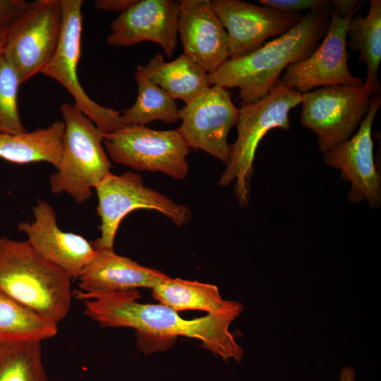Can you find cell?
<instances>
[{
	"mask_svg": "<svg viewBox=\"0 0 381 381\" xmlns=\"http://www.w3.org/2000/svg\"><path fill=\"white\" fill-rule=\"evenodd\" d=\"M73 294L83 300L84 313L102 327L134 328L138 339L155 337L169 340L185 336L199 339L202 348L224 361L234 360L238 363L243 358V347L229 331L230 325L241 314L243 306L222 314L185 320L161 303H138L140 295L137 290L95 294L76 290Z\"/></svg>",
	"mask_w": 381,
	"mask_h": 381,
	"instance_id": "6da1fadb",
	"label": "cell"
},
{
	"mask_svg": "<svg viewBox=\"0 0 381 381\" xmlns=\"http://www.w3.org/2000/svg\"><path fill=\"white\" fill-rule=\"evenodd\" d=\"M373 90L363 84L328 85L302 95L301 123L318 137L325 154L350 138L367 114Z\"/></svg>",
	"mask_w": 381,
	"mask_h": 381,
	"instance_id": "ba28073f",
	"label": "cell"
},
{
	"mask_svg": "<svg viewBox=\"0 0 381 381\" xmlns=\"http://www.w3.org/2000/svg\"><path fill=\"white\" fill-rule=\"evenodd\" d=\"M264 6L286 13H301L308 11H318L329 10V0H260Z\"/></svg>",
	"mask_w": 381,
	"mask_h": 381,
	"instance_id": "4316f807",
	"label": "cell"
},
{
	"mask_svg": "<svg viewBox=\"0 0 381 381\" xmlns=\"http://www.w3.org/2000/svg\"><path fill=\"white\" fill-rule=\"evenodd\" d=\"M179 1L138 0L110 24L111 47H131L144 41L159 44L171 58L177 45Z\"/></svg>",
	"mask_w": 381,
	"mask_h": 381,
	"instance_id": "9a60e30c",
	"label": "cell"
},
{
	"mask_svg": "<svg viewBox=\"0 0 381 381\" xmlns=\"http://www.w3.org/2000/svg\"><path fill=\"white\" fill-rule=\"evenodd\" d=\"M178 20L184 54L207 73L220 66L228 57V35L211 0H180Z\"/></svg>",
	"mask_w": 381,
	"mask_h": 381,
	"instance_id": "e0dca14e",
	"label": "cell"
},
{
	"mask_svg": "<svg viewBox=\"0 0 381 381\" xmlns=\"http://www.w3.org/2000/svg\"><path fill=\"white\" fill-rule=\"evenodd\" d=\"M57 325L0 290V339L40 341L54 337Z\"/></svg>",
	"mask_w": 381,
	"mask_h": 381,
	"instance_id": "cb8c5ba5",
	"label": "cell"
},
{
	"mask_svg": "<svg viewBox=\"0 0 381 381\" xmlns=\"http://www.w3.org/2000/svg\"><path fill=\"white\" fill-rule=\"evenodd\" d=\"M353 15L341 18L330 8L327 30L315 51L305 59L289 65L280 82L301 95L328 85L362 86L348 66L347 30Z\"/></svg>",
	"mask_w": 381,
	"mask_h": 381,
	"instance_id": "8fae6325",
	"label": "cell"
},
{
	"mask_svg": "<svg viewBox=\"0 0 381 381\" xmlns=\"http://www.w3.org/2000/svg\"><path fill=\"white\" fill-rule=\"evenodd\" d=\"M59 110L65 132L56 171L49 178L51 189L54 193L66 192L82 203L111 172L112 164L103 145L104 133L74 104L65 102Z\"/></svg>",
	"mask_w": 381,
	"mask_h": 381,
	"instance_id": "5b68a950",
	"label": "cell"
},
{
	"mask_svg": "<svg viewBox=\"0 0 381 381\" xmlns=\"http://www.w3.org/2000/svg\"><path fill=\"white\" fill-rule=\"evenodd\" d=\"M8 27L0 28V55L2 54Z\"/></svg>",
	"mask_w": 381,
	"mask_h": 381,
	"instance_id": "1f68e13d",
	"label": "cell"
},
{
	"mask_svg": "<svg viewBox=\"0 0 381 381\" xmlns=\"http://www.w3.org/2000/svg\"><path fill=\"white\" fill-rule=\"evenodd\" d=\"M0 381H49L41 341L0 339Z\"/></svg>",
	"mask_w": 381,
	"mask_h": 381,
	"instance_id": "d4e9b609",
	"label": "cell"
},
{
	"mask_svg": "<svg viewBox=\"0 0 381 381\" xmlns=\"http://www.w3.org/2000/svg\"><path fill=\"white\" fill-rule=\"evenodd\" d=\"M20 84L13 67L3 54L0 55V134L26 132L17 102Z\"/></svg>",
	"mask_w": 381,
	"mask_h": 381,
	"instance_id": "484cf974",
	"label": "cell"
},
{
	"mask_svg": "<svg viewBox=\"0 0 381 381\" xmlns=\"http://www.w3.org/2000/svg\"><path fill=\"white\" fill-rule=\"evenodd\" d=\"M137 1L138 0H97L93 4L99 10L121 13L132 7Z\"/></svg>",
	"mask_w": 381,
	"mask_h": 381,
	"instance_id": "f546056e",
	"label": "cell"
},
{
	"mask_svg": "<svg viewBox=\"0 0 381 381\" xmlns=\"http://www.w3.org/2000/svg\"><path fill=\"white\" fill-rule=\"evenodd\" d=\"M239 113L226 88L210 86L179 109L181 124L176 130L190 148L201 150L226 165L231 147L227 135Z\"/></svg>",
	"mask_w": 381,
	"mask_h": 381,
	"instance_id": "7c38bea8",
	"label": "cell"
},
{
	"mask_svg": "<svg viewBox=\"0 0 381 381\" xmlns=\"http://www.w3.org/2000/svg\"><path fill=\"white\" fill-rule=\"evenodd\" d=\"M71 281L28 241L0 238V290L56 325L69 312Z\"/></svg>",
	"mask_w": 381,
	"mask_h": 381,
	"instance_id": "3957f363",
	"label": "cell"
},
{
	"mask_svg": "<svg viewBox=\"0 0 381 381\" xmlns=\"http://www.w3.org/2000/svg\"><path fill=\"white\" fill-rule=\"evenodd\" d=\"M152 296L175 311L203 310L208 314H222L243 304L224 300L217 286L211 284L168 277L152 289Z\"/></svg>",
	"mask_w": 381,
	"mask_h": 381,
	"instance_id": "44dd1931",
	"label": "cell"
},
{
	"mask_svg": "<svg viewBox=\"0 0 381 381\" xmlns=\"http://www.w3.org/2000/svg\"><path fill=\"white\" fill-rule=\"evenodd\" d=\"M228 35V57H240L260 48L299 23L301 13H286L239 0H211Z\"/></svg>",
	"mask_w": 381,
	"mask_h": 381,
	"instance_id": "5bb4252c",
	"label": "cell"
},
{
	"mask_svg": "<svg viewBox=\"0 0 381 381\" xmlns=\"http://www.w3.org/2000/svg\"><path fill=\"white\" fill-rule=\"evenodd\" d=\"M330 9L307 12L295 26L246 55L228 59L207 73L209 86L239 89L241 104L265 97L280 83L291 64L309 56L322 40L329 23Z\"/></svg>",
	"mask_w": 381,
	"mask_h": 381,
	"instance_id": "7a4b0ae2",
	"label": "cell"
},
{
	"mask_svg": "<svg viewBox=\"0 0 381 381\" xmlns=\"http://www.w3.org/2000/svg\"><path fill=\"white\" fill-rule=\"evenodd\" d=\"M137 72L144 75L186 104L193 102L209 88L207 73L183 53L166 62L160 53H155L145 65L138 64Z\"/></svg>",
	"mask_w": 381,
	"mask_h": 381,
	"instance_id": "d6986e66",
	"label": "cell"
},
{
	"mask_svg": "<svg viewBox=\"0 0 381 381\" xmlns=\"http://www.w3.org/2000/svg\"><path fill=\"white\" fill-rule=\"evenodd\" d=\"M301 101V93L280 82L265 97L239 109L237 138L230 147L229 161L219 184L227 186L234 182L235 195L241 207L249 202L253 162L260 142L272 128L289 129V112Z\"/></svg>",
	"mask_w": 381,
	"mask_h": 381,
	"instance_id": "277c9868",
	"label": "cell"
},
{
	"mask_svg": "<svg viewBox=\"0 0 381 381\" xmlns=\"http://www.w3.org/2000/svg\"><path fill=\"white\" fill-rule=\"evenodd\" d=\"M380 105V95L374 94L357 132L324 154L323 158L329 167L341 169L342 179L351 182L349 202L365 200L372 208L381 204V179L375 165L372 139L373 123Z\"/></svg>",
	"mask_w": 381,
	"mask_h": 381,
	"instance_id": "4fadbf2b",
	"label": "cell"
},
{
	"mask_svg": "<svg viewBox=\"0 0 381 381\" xmlns=\"http://www.w3.org/2000/svg\"><path fill=\"white\" fill-rule=\"evenodd\" d=\"M98 198L101 236L92 243L95 250H114V242L121 220L137 209L154 210L170 219L176 226L188 224L190 209L167 195L147 187L142 177L132 171L121 175L108 174L95 187Z\"/></svg>",
	"mask_w": 381,
	"mask_h": 381,
	"instance_id": "52a82bcc",
	"label": "cell"
},
{
	"mask_svg": "<svg viewBox=\"0 0 381 381\" xmlns=\"http://www.w3.org/2000/svg\"><path fill=\"white\" fill-rule=\"evenodd\" d=\"M347 37L352 51H358V60L366 64L364 85L374 94L380 92L378 71L381 61V1L371 0L365 17L358 14L349 21Z\"/></svg>",
	"mask_w": 381,
	"mask_h": 381,
	"instance_id": "7402d4cb",
	"label": "cell"
},
{
	"mask_svg": "<svg viewBox=\"0 0 381 381\" xmlns=\"http://www.w3.org/2000/svg\"><path fill=\"white\" fill-rule=\"evenodd\" d=\"M109 159L134 169L162 172L176 180L188 174L190 147L176 130L128 125L103 136Z\"/></svg>",
	"mask_w": 381,
	"mask_h": 381,
	"instance_id": "9c48e42d",
	"label": "cell"
},
{
	"mask_svg": "<svg viewBox=\"0 0 381 381\" xmlns=\"http://www.w3.org/2000/svg\"><path fill=\"white\" fill-rule=\"evenodd\" d=\"M64 121L18 134H0V158L16 164L46 162L56 168L63 149Z\"/></svg>",
	"mask_w": 381,
	"mask_h": 381,
	"instance_id": "ffe728a7",
	"label": "cell"
},
{
	"mask_svg": "<svg viewBox=\"0 0 381 381\" xmlns=\"http://www.w3.org/2000/svg\"><path fill=\"white\" fill-rule=\"evenodd\" d=\"M61 0L27 2L8 28L2 54L16 71L20 83L41 73L54 57L61 39Z\"/></svg>",
	"mask_w": 381,
	"mask_h": 381,
	"instance_id": "8992f818",
	"label": "cell"
},
{
	"mask_svg": "<svg viewBox=\"0 0 381 381\" xmlns=\"http://www.w3.org/2000/svg\"><path fill=\"white\" fill-rule=\"evenodd\" d=\"M32 210L34 221L20 222L19 231L27 234V241L44 259L71 278L78 277L95 255L92 243L80 235L61 230L48 202L39 200Z\"/></svg>",
	"mask_w": 381,
	"mask_h": 381,
	"instance_id": "2e32d148",
	"label": "cell"
},
{
	"mask_svg": "<svg viewBox=\"0 0 381 381\" xmlns=\"http://www.w3.org/2000/svg\"><path fill=\"white\" fill-rule=\"evenodd\" d=\"M364 1L359 0H331V8L341 18L354 15L362 6Z\"/></svg>",
	"mask_w": 381,
	"mask_h": 381,
	"instance_id": "f1b7e54d",
	"label": "cell"
},
{
	"mask_svg": "<svg viewBox=\"0 0 381 381\" xmlns=\"http://www.w3.org/2000/svg\"><path fill=\"white\" fill-rule=\"evenodd\" d=\"M138 97L130 108L121 114L125 126L146 124L160 120L174 123L179 120V108L175 99L154 81L135 71Z\"/></svg>",
	"mask_w": 381,
	"mask_h": 381,
	"instance_id": "603a6c76",
	"label": "cell"
},
{
	"mask_svg": "<svg viewBox=\"0 0 381 381\" xmlns=\"http://www.w3.org/2000/svg\"><path fill=\"white\" fill-rule=\"evenodd\" d=\"M338 381H356V372L352 366H344L339 372Z\"/></svg>",
	"mask_w": 381,
	"mask_h": 381,
	"instance_id": "4dcf8cb0",
	"label": "cell"
},
{
	"mask_svg": "<svg viewBox=\"0 0 381 381\" xmlns=\"http://www.w3.org/2000/svg\"><path fill=\"white\" fill-rule=\"evenodd\" d=\"M63 25L57 50L41 73L64 87L80 109L104 133L115 131L125 125L121 112L95 102L83 90L78 77L83 32L82 0H61Z\"/></svg>",
	"mask_w": 381,
	"mask_h": 381,
	"instance_id": "30bf717a",
	"label": "cell"
},
{
	"mask_svg": "<svg viewBox=\"0 0 381 381\" xmlns=\"http://www.w3.org/2000/svg\"><path fill=\"white\" fill-rule=\"evenodd\" d=\"M23 0H0V28L9 27L24 9Z\"/></svg>",
	"mask_w": 381,
	"mask_h": 381,
	"instance_id": "83f0119b",
	"label": "cell"
},
{
	"mask_svg": "<svg viewBox=\"0 0 381 381\" xmlns=\"http://www.w3.org/2000/svg\"><path fill=\"white\" fill-rule=\"evenodd\" d=\"M168 277L159 270L116 254L114 250L98 249L78 277V291L95 294L153 289Z\"/></svg>",
	"mask_w": 381,
	"mask_h": 381,
	"instance_id": "ac0fdd59",
	"label": "cell"
}]
</instances>
